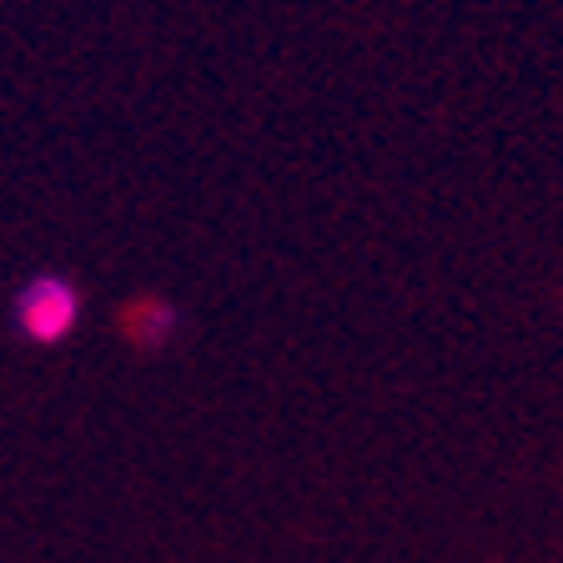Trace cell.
I'll list each match as a JSON object with an SVG mask.
<instances>
[{
    "label": "cell",
    "mask_w": 563,
    "mask_h": 563,
    "mask_svg": "<svg viewBox=\"0 0 563 563\" xmlns=\"http://www.w3.org/2000/svg\"><path fill=\"white\" fill-rule=\"evenodd\" d=\"M15 317H21L25 338L60 342L70 328H76V317H81V297H76V287L60 277H31L21 302H15Z\"/></svg>",
    "instance_id": "cell-1"
},
{
    "label": "cell",
    "mask_w": 563,
    "mask_h": 563,
    "mask_svg": "<svg viewBox=\"0 0 563 563\" xmlns=\"http://www.w3.org/2000/svg\"><path fill=\"white\" fill-rule=\"evenodd\" d=\"M126 328H131V338H136V342H146V347H156V342H166V338H172V307H162V302H146V307H136V317H131Z\"/></svg>",
    "instance_id": "cell-2"
}]
</instances>
